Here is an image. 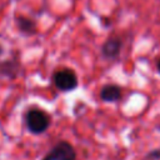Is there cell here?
Masks as SVG:
<instances>
[{
  "label": "cell",
  "instance_id": "cell-1",
  "mask_svg": "<svg viewBox=\"0 0 160 160\" xmlns=\"http://www.w3.org/2000/svg\"><path fill=\"white\" fill-rule=\"evenodd\" d=\"M25 124L30 132L39 135L48 130L50 125V118L40 109H30L25 114Z\"/></svg>",
  "mask_w": 160,
  "mask_h": 160
},
{
  "label": "cell",
  "instance_id": "cell-2",
  "mask_svg": "<svg viewBox=\"0 0 160 160\" xmlns=\"http://www.w3.org/2000/svg\"><path fill=\"white\" fill-rule=\"evenodd\" d=\"M52 84L64 92L72 91L78 88V76L71 69H60L52 74Z\"/></svg>",
  "mask_w": 160,
  "mask_h": 160
},
{
  "label": "cell",
  "instance_id": "cell-3",
  "mask_svg": "<svg viewBox=\"0 0 160 160\" xmlns=\"http://www.w3.org/2000/svg\"><path fill=\"white\" fill-rule=\"evenodd\" d=\"M42 160H76V152L70 142L60 141L42 158Z\"/></svg>",
  "mask_w": 160,
  "mask_h": 160
},
{
  "label": "cell",
  "instance_id": "cell-4",
  "mask_svg": "<svg viewBox=\"0 0 160 160\" xmlns=\"http://www.w3.org/2000/svg\"><path fill=\"white\" fill-rule=\"evenodd\" d=\"M121 46H122V42L119 38H115V36H111L101 46V54L105 59L108 60H115L118 59V56L120 55V51H121Z\"/></svg>",
  "mask_w": 160,
  "mask_h": 160
},
{
  "label": "cell",
  "instance_id": "cell-5",
  "mask_svg": "<svg viewBox=\"0 0 160 160\" xmlns=\"http://www.w3.org/2000/svg\"><path fill=\"white\" fill-rule=\"evenodd\" d=\"M20 72V62L18 59H8L0 62V76L15 79Z\"/></svg>",
  "mask_w": 160,
  "mask_h": 160
},
{
  "label": "cell",
  "instance_id": "cell-6",
  "mask_svg": "<svg viewBox=\"0 0 160 160\" xmlns=\"http://www.w3.org/2000/svg\"><path fill=\"white\" fill-rule=\"evenodd\" d=\"M121 88L116 84H108L100 90V99L105 102H115L121 98Z\"/></svg>",
  "mask_w": 160,
  "mask_h": 160
},
{
  "label": "cell",
  "instance_id": "cell-7",
  "mask_svg": "<svg viewBox=\"0 0 160 160\" xmlns=\"http://www.w3.org/2000/svg\"><path fill=\"white\" fill-rule=\"evenodd\" d=\"M15 24H16L18 30L25 36H31V35L36 34V24L29 18L16 16L15 18Z\"/></svg>",
  "mask_w": 160,
  "mask_h": 160
},
{
  "label": "cell",
  "instance_id": "cell-8",
  "mask_svg": "<svg viewBox=\"0 0 160 160\" xmlns=\"http://www.w3.org/2000/svg\"><path fill=\"white\" fill-rule=\"evenodd\" d=\"M146 159H150V160H158V159H160V150H152L151 152L148 154Z\"/></svg>",
  "mask_w": 160,
  "mask_h": 160
},
{
  "label": "cell",
  "instance_id": "cell-9",
  "mask_svg": "<svg viewBox=\"0 0 160 160\" xmlns=\"http://www.w3.org/2000/svg\"><path fill=\"white\" fill-rule=\"evenodd\" d=\"M156 69H158V71L160 72V59H159L158 62H156Z\"/></svg>",
  "mask_w": 160,
  "mask_h": 160
},
{
  "label": "cell",
  "instance_id": "cell-10",
  "mask_svg": "<svg viewBox=\"0 0 160 160\" xmlns=\"http://www.w3.org/2000/svg\"><path fill=\"white\" fill-rule=\"evenodd\" d=\"M2 51H4V49H2V46H1V45H0V55H1V54H2Z\"/></svg>",
  "mask_w": 160,
  "mask_h": 160
}]
</instances>
